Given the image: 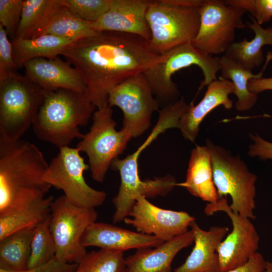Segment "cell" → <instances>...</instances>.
<instances>
[{
  "mask_svg": "<svg viewBox=\"0 0 272 272\" xmlns=\"http://www.w3.org/2000/svg\"><path fill=\"white\" fill-rule=\"evenodd\" d=\"M80 74L85 95L98 109L108 105L110 92L126 80L145 73L163 55L154 53L149 41L133 34L98 32L71 43L61 54Z\"/></svg>",
  "mask_w": 272,
  "mask_h": 272,
  "instance_id": "6da1fadb",
  "label": "cell"
},
{
  "mask_svg": "<svg viewBox=\"0 0 272 272\" xmlns=\"http://www.w3.org/2000/svg\"><path fill=\"white\" fill-rule=\"evenodd\" d=\"M48 166L32 143L0 141V216L46 197L51 187L43 179Z\"/></svg>",
  "mask_w": 272,
  "mask_h": 272,
  "instance_id": "7a4b0ae2",
  "label": "cell"
},
{
  "mask_svg": "<svg viewBox=\"0 0 272 272\" xmlns=\"http://www.w3.org/2000/svg\"><path fill=\"white\" fill-rule=\"evenodd\" d=\"M43 99L32 124L41 140L58 148L68 146L75 139H82L79 126L86 125L96 107L85 93L57 89L44 90Z\"/></svg>",
  "mask_w": 272,
  "mask_h": 272,
  "instance_id": "3957f363",
  "label": "cell"
},
{
  "mask_svg": "<svg viewBox=\"0 0 272 272\" xmlns=\"http://www.w3.org/2000/svg\"><path fill=\"white\" fill-rule=\"evenodd\" d=\"M203 0H152L146 14L151 37L149 46L162 55L196 36Z\"/></svg>",
  "mask_w": 272,
  "mask_h": 272,
  "instance_id": "277c9868",
  "label": "cell"
},
{
  "mask_svg": "<svg viewBox=\"0 0 272 272\" xmlns=\"http://www.w3.org/2000/svg\"><path fill=\"white\" fill-rule=\"evenodd\" d=\"M43 99V89L25 75L0 81V141L21 139L32 126Z\"/></svg>",
  "mask_w": 272,
  "mask_h": 272,
  "instance_id": "5b68a950",
  "label": "cell"
},
{
  "mask_svg": "<svg viewBox=\"0 0 272 272\" xmlns=\"http://www.w3.org/2000/svg\"><path fill=\"white\" fill-rule=\"evenodd\" d=\"M212 159L213 180L218 197L229 195L233 212L253 220L256 216L257 176L251 172L245 163L238 156H233L227 149L206 140Z\"/></svg>",
  "mask_w": 272,
  "mask_h": 272,
  "instance_id": "8992f818",
  "label": "cell"
},
{
  "mask_svg": "<svg viewBox=\"0 0 272 272\" xmlns=\"http://www.w3.org/2000/svg\"><path fill=\"white\" fill-rule=\"evenodd\" d=\"M161 60L144 75L152 92L162 100H178L179 92L177 84L172 81V76L178 71L195 65L201 70L203 80L198 90L217 80V74L220 70L219 58L208 54L188 42L164 53Z\"/></svg>",
  "mask_w": 272,
  "mask_h": 272,
  "instance_id": "52a82bcc",
  "label": "cell"
},
{
  "mask_svg": "<svg viewBox=\"0 0 272 272\" xmlns=\"http://www.w3.org/2000/svg\"><path fill=\"white\" fill-rule=\"evenodd\" d=\"M92 118L90 130L76 148L88 156L92 178L102 182L112 162L123 153L132 136L125 128L116 129L113 110L108 105L96 110Z\"/></svg>",
  "mask_w": 272,
  "mask_h": 272,
  "instance_id": "ba28073f",
  "label": "cell"
},
{
  "mask_svg": "<svg viewBox=\"0 0 272 272\" xmlns=\"http://www.w3.org/2000/svg\"><path fill=\"white\" fill-rule=\"evenodd\" d=\"M95 208L75 206L63 195L54 199L51 207L49 230L56 248V258L66 263L78 264L87 253L81 244L87 228L96 222Z\"/></svg>",
  "mask_w": 272,
  "mask_h": 272,
  "instance_id": "9c48e42d",
  "label": "cell"
},
{
  "mask_svg": "<svg viewBox=\"0 0 272 272\" xmlns=\"http://www.w3.org/2000/svg\"><path fill=\"white\" fill-rule=\"evenodd\" d=\"M80 151L68 146L59 148L45 172L43 180L61 190L72 204L82 208H95L102 205L106 193L90 187L86 182L84 171L89 168Z\"/></svg>",
  "mask_w": 272,
  "mask_h": 272,
  "instance_id": "30bf717a",
  "label": "cell"
},
{
  "mask_svg": "<svg viewBox=\"0 0 272 272\" xmlns=\"http://www.w3.org/2000/svg\"><path fill=\"white\" fill-rule=\"evenodd\" d=\"M199 10V28L191 43L208 54L225 52L234 42L235 30L246 27L242 20L246 11L224 1L203 0Z\"/></svg>",
  "mask_w": 272,
  "mask_h": 272,
  "instance_id": "8fae6325",
  "label": "cell"
},
{
  "mask_svg": "<svg viewBox=\"0 0 272 272\" xmlns=\"http://www.w3.org/2000/svg\"><path fill=\"white\" fill-rule=\"evenodd\" d=\"M218 212L225 213L232 225L231 232L217 249L220 271L228 272L245 264L257 252L259 237L251 220L233 212L226 197L208 202L204 209L208 216Z\"/></svg>",
  "mask_w": 272,
  "mask_h": 272,
  "instance_id": "7c38bea8",
  "label": "cell"
},
{
  "mask_svg": "<svg viewBox=\"0 0 272 272\" xmlns=\"http://www.w3.org/2000/svg\"><path fill=\"white\" fill-rule=\"evenodd\" d=\"M144 73L132 77L113 88L108 96V106L122 110V127L132 138L141 135L150 127L153 113L159 103Z\"/></svg>",
  "mask_w": 272,
  "mask_h": 272,
  "instance_id": "4fadbf2b",
  "label": "cell"
},
{
  "mask_svg": "<svg viewBox=\"0 0 272 272\" xmlns=\"http://www.w3.org/2000/svg\"><path fill=\"white\" fill-rule=\"evenodd\" d=\"M195 220L186 212L161 209L139 195L128 217L123 221L138 232L154 235L165 242L186 232Z\"/></svg>",
  "mask_w": 272,
  "mask_h": 272,
  "instance_id": "5bb4252c",
  "label": "cell"
},
{
  "mask_svg": "<svg viewBox=\"0 0 272 272\" xmlns=\"http://www.w3.org/2000/svg\"><path fill=\"white\" fill-rule=\"evenodd\" d=\"M152 0H111L108 11L90 22L97 32L112 31L139 36L149 41L151 31L146 18Z\"/></svg>",
  "mask_w": 272,
  "mask_h": 272,
  "instance_id": "9a60e30c",
  "label": "cell"
},
{
  "mask_svg": "<svg viewBox=\"0 0 272 272\" xmlns=\"http://www.w3.org/2000/svg\"><path fill=\"white\" fill-rule=\"evenodd\" d=\"M25 75L44 90L64 89L86 93V87L77 69L67 61L35 58L26 62Z\"/></svg>",
  "mask_w": 272,
  "mask_h": 272,
  "instance_id": "2e32d148",
  "label": "cell"
},
{
  "mask_svg": "<svg viewBox=\"0 0 272 272\" xmlns=\"http://www.w3.org/2000/svg\"><path fill=\"white\" fill-rule=\"evenodd\" d=\"M81 242L85 248L95 246L123 252L134 248L156 247L164 241L154 235L131 231L108 223L95 222L87 228Z\"/></svg>",
  "mask_w": 272,
  "mask_h": 272,
  "instance_id": "e0dca14e",
  "label": "cell"
},
{
  "mask_svg": "<svg viewBox=\"0 0 272 272\" xmlns=\"http://www.w3.org/2000/svg\"><path fill=\"white\" fill-rule=\"evenodd\" d=\"M194 235V247L185 262L174 272H221L217 249L229 232L226 227L200 228L195 221L190 225Z\"/></svg>",
  "mask_w": 272,
  "mask_h": 272,
  "instance_id": "ac0fdd59",
  "label": "cell"
},
{
  "mask_svg": "<svg viewBox=\"0 0 272 272\" xmlns=\"http://www.w3.org/2000/svg\"><path fill=\"white\" fill-rule=\"evenodd\" d=\"M234 94L232 83L220 78L207 86L201 101L195 106L189 104L187 111L179 120L178 128L187 140L194 142L198 135L199 125L206 116L216 107L222 106L226 109L233 107L229 95Z\"/></svg>",
  "mask_w": 272,
  "mask_h": 272,
  "instance_id": "d6986e66",
  "label": "cell"
},
{
  "mask_svg": "<svg viewBox=\"0 0 272 272\" xmlns=\"http://www.w3.org/2000/svg\"><path fill=\"white\" fill-rule=\"evenodd\" d=\"M194 242L190 230L152 248L137 249L125 258L126 272H172L171 264L175 256Z\"/></svg>",
  "mask_w": 272,
  "mask_h": 272,
  "instance_id": "ffe728a7",
  "label": "cell"
},
{
  "mask_svg": "<svg viewBox=\"0 0 272 272\" xmlns=\"http://www.w3.org/2000/svg\"><path fill=\"white\" fill-rule=\"evenodd\" d=\"M176 186L208 202L218 199L213 180L212 155L207 146H196L191 152L185 181Z\"/></svg>",
  "mask_w": 272,
  "mask_h": 272,
  "instance_id": "44dd1931",
  "label": "cell"
},
{
  "mask_svg": "<svg viewBox=\"0 0 272 272\" xmlns=\"http://www.w3.org/2000/svg\"><path fill=\"white\" fill-rule=\"evenodd\" d=\"M252 23H247L246 27L254 33V38L248 41L233 42L225 52V55L245 69L252 71L259 66L263 60L262 48L272 44V27L263 28L250 15Z\"/></svg>",
  "mask_w": 272,
  "mask_h": 272,
  "instance_id": "7402d4cb",
  "label": "cell"
},
{
  "mask_svg": "<svg viewBox=\"0 0 272 272\" xmlns=\"http://www.w3.org/2000/svg\"><path fill=\"white\" fill-rule=\"evenodd\" d=\"M73 41L50 34L31 38L12 40L13 57L18 68L23 67L28 61L38 57L54 59Z\"/></svg>",
  "mask_w": 272,
  "mask_h": 272,
  "instance_id": "603a6c76",
  "label": "cell"
},
{
  "mask_svg": "<svg viewBox=\"0 0 272 272\" xmlns=\"http://www.w3.org/2000/svg\"><path fill=\"white\" fill-rule=\"evenodd\" d=\"M270 60L267 58L264 67L259 73L253 74L225 54L219 58L221 77L225 80H230L234 87V94L237 99L235 108L238 111L244 112L251 109L256 104L257 95L250 92L248 83L250 80L261 78L265 66Z\"/></svg>",
  "mask_w": 272,
  "mask_h": 272,
  "instance_id": "cb8c5ba5",
  "label": "cell"
},
{
  "mask_svg": "<svg viewBox=\"0 0 272 272\" xmlns=\"http://www.w3.org/2000/svg\"><path fill=\"white\" fill-rule=\"evenodd\" d=\"M35 227L17 231L0 240V269L17 271L27 268Z\"/></svg>",
  "mask_w": 272,
  "mask_h": 272,
  "instance_id": "d4e9b609",
  "label": "cell"
},
{
  "mask_svg": "<svg viewBox=\"0 0 272 272\" xmlns=\"http://www.w3.org/2000/svg\"><path fill=\"white\" fill-rule=\"evenodd\" d=\"M63 0H24L15 38H33L63 5Z\"/></svg>",
  "mask_w": 272,
  "mask_h": 272,
  "instance_id": "484cf974",
  "label": "cell"
},
{
  "mask_svg": "<svg viewBox=\"0 0 272 272\" xmlns=\"http://www.w3.org/2000/svg\"><path fill=\"white\" fill-rule=\"evenodd\" d=\"M52 196L10 213L0 216V240L17 231L35 227L51 215Z\"/></svg>",
  "mask_w": 272,
  "mask_h": 272,
  "instance_id": "4316f807",
  "label": "cell"
},
{
  "mask_svg": "<svg viewBox=\"0 0 272 272\" xmlns=\"http://www.w3.org/2000/svg\"><path fill=\"white\" fill-rule=\"evenodd\" d=\"M97 32L91 27L89 22L80 19L63 5L33 37L50 34L75 41Z\"/></svg>",
  "mask_w": 272,
  "mask_h": 272,
  "instance_id": "83f0119b",
  "label": "cell"
},
{
  "mask_svg": "<svg viewBox=\"0 0 272 272\" xmlns=\"http://www.w3.org/2000/svg\"><path fill=\"white\" fill-rule=\"evenodd\" d=\"M170 121L164 117L158 118L156 124L145 141L132 154L124 159H114L111 163L112 169L118 171L120 181L129 182L140 178L138 170V160L141 154L158 137L166 130L171 128Z\"/></svg>",
  "mask_w": 272,
  "mask_h": 272,
  "instance_id": "f1b7e54d",
  "label": "cell"
},
{
  "mask_svg": "<svg viewBox=\"0 0 272 272\" xmlns=\"http://www.w3.org/2000/svg\"><path fill=\"white\" fill-rule=\"evenodd\" d=\"M123 252L100 249L87 252L74 272H125Z\"/></svg>",
  "mask_w": 272,
  "mask_h": 272,
  "instance_id": "f546056e",
  "label": "cell"
},
{
  "mask_svg": "<svg viewBox=\"0 0 272 272\" xmlns=\"http://www.w3.org/2000/svg\"><path fill=\"white\" fill-rule=\"evenodd\" d=\"M50 215L34 227L26 269L42 265L55 257V246L49 230Z\"/></svg>",
  "mask_w": 272,
  "mask_h": 272,
  "instance_id": "4dcf8cb0",
  "label": "cell"
},
{
  "mask_svg": "<svg viewBox=\"0 0 272 272\" xmlns=\"http://www.w3.org/2000/svg\"><path fill=\"white\" fill-rule=\"evenodd\" d=\"M111 0H63L73 14L89 22L99 19L109 10Z\"/></svg>",
  "mask_w": 272,
  "mask_h": 272,
  "instance_id": "1f68e13d",
  "label": "cell"
},
{
  "mask_svg": "<svg viewBox=\"0 0 272 272\" xmlns=\"http://www.w3.org/2000/svg\"><path fill=\"white\" fill-rule=\"evenodd\" d=\"M24 0H0V24L13 40L20 21Z\"/></svg>",
  "mask_w": 272,
  "mask_h": 272,
  "instance_id": "d6a6232c",
  "label": "cell"
},
{
  "mask_svg": "<svg viewBox=\"0 0 272 272\" xmlns=\"http://www.w3.org/2000/svg\"><path fill=\"white\" fill-rule=\"evenodd\" d=\"M224 3L248 12L257 23L261 25L272 18V0H225Z\"/></svg>",
  "mask_w": 272,
  "mask_h": 272,
  "instance_id": "836d02e7",
  "label": "cell"
},
{
  "mask_svg": "<svg viewBox=\"0 0 272 272\" xmlns=\"http://www.w3.org/2000/svg\"><path fill=\"white\" fill-rule=\"evenodd\" d=\"M4 27L0 24V81L16 73L18 66L13 57L12 45Z\"/></svg>",
  "mask_w": 272,
  "mask_h": 272,
  "instance_id": "e575fe53",
  "label": "cell"
},
{
  "mask_svg": "<svg viewBox=\"0 0 272 272\" xmlns=\"http://www.w3.org/2000/svg\"><path fill=\"white\" fill-rule=\"evenodd\" d=\"M253 142L249 148L248 155L251 157H258L262 160H272V143L269 142L257 134H250Z\"/></svg>",
  "mask_w": 272,
  "mask_h": 272,
  "instance_id": "d590c367",
  "label": "cell"
},
{
  "mask_svg": "<svg viewBox=\"0 0 272 272\" xmlns=\"http://www.w3.org/2000/svg\"><path fill=\"white\" fill-rule=\"evenodd\" d=\"M77 263H66L58 260L56 257L42 265L23 270L11 271L0 269V272H74Z\"/></svg>",
  "mask_w": 272,
  "mask_h": 272,
  "instance_id": "8d00e7d4",
  "label": "cell"
},
{
  "mask_svg": "<svg viewBox=\"0 0 272 272\" xmlns=\"http://www.w3.org/2000/svg\"><path fill=\"white\" fill-rule=\"evenodd\" d=\"M266 261L259 252L252 256L244 265L228 272H265Z\"/></svg>",
  "mask_w": 272,
  "mask_h": 272,
  "instance_id": "74e56055",
  "label": "cell"
},
{
  "mask_svg": "<svg viewBox=\"0 0 272 272\" xmlns=\"http://www.w3.org/2000/svg\"><path fill=\"white\" fill-rule=\"evenodd\" d=\"M250 92L257 94L266 90H272V77L259 78L250 80L248 83Z\"/></svg>",
  "mask_w": 272,
  "mask_h": 272,
  "instance_id": "f35d334b",
  "label": "cell"
},
{
  "mask_svg": "<svg viewBox=\"0 0 272 272\" xmlns=\"http://www.w3.org/2000/svg\"><path fill=\"white\" fill-rule=\"evenodd\" d=\"M265 272H272V257L270 261H266Z\"/></svg>",
  "mask_w": 272,
  "mask_h": 272,
  "instance_id": "ab89813d",
  "label": "cell"
},
{
  "mask_svg": "<svg viewBox=\"0 0 272 272\" xmlns=\"http://www.w3.org/2000/svg\"><path fill=\"white\" fill-rule=\"evenodd\" d=\"M271 46H272V44H271ZM267 56L269 58L270 60L272 59V49H271V51L268 53Z\"/></svg>",
  "mask_w": 272,
  "mask_h": 272,
  "instance_id": "60d3db41",
  "label": "cell"
},
{
  "mask_svg": "<svg viewBox=\"0 0 272 272\" xmlns=\"http://www.w3.org/2000/svg\"><path fill=\"white\" fill-rule=\"evenodd\" d=\"M125 272H126V270H125Z\"/></svg>",
  "mask_w": 272,
  "mask_h": 272,
  "instance_id": "b9f144b4",
  "label": "cell"
}]
</instances>
